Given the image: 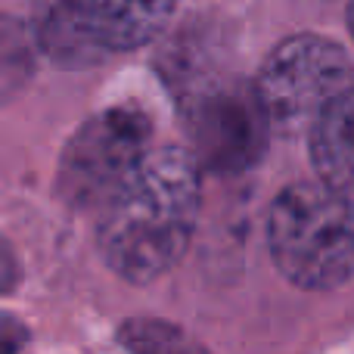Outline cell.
Here are the masks:
<instances>
[{
  "label": "cell",
  "instance_id": "obj_1",
  "mask_svg": "<svg viewBox=\"0 0 354 354\" xmlns=\"http://www.w3.org/2000/svg\"><path fill=\"white\" fill-rule=\"evenodd\" d=\"M199 199L196 156L174 147L149 153L100 208L97 243L106 264L131 283L168 274L189 245Z\"/></svg>",
  "mask_w": 354,
  "mask_h": 354
},
{
  "label": "cell",
  "instance_id": "obj_2",
  "mask_svg": "<svg viewBox=\"0 0 354 354\" xmlns=\"http://www.w3.org/2000/svg\"><path fill=\"white\" fill-rule=\"evenodd\" d=\"M268 245L289 283L326 292L354 277V199L320 183H292L268 214Z\"/></svg>",
  "mask_w": 354,
  "mask_h": 354
},
{
  "label": "cell",
  "instance_id": "obj_3",
  "mask_svg": "<svg viewBox=\"0 0 354 354\" xmlns=\"http://www.w3.org/2000/svg\"><path fill=\"white\" fill-rule=\"evenodd\" d=\"M149 156V122L131 106H115L84 122L66 143L56 187L68 208H103Z\"/></svg>",
  "mask_w": 354,
  "mask_h": 354
},
{
  "label": "cell",
  "instance_id": "obj_4",
  "mask_svg": "<svg viewBox=\"0 0 354 354\" xmlns=\"http://www.w3.org/2000/svg\"><path fill=\"white\" fill-rule=\"evenodd\" d=\"M351 81L354 68L339 44L320 35H295L270 50L255 87L270 122L295 128L314 122L330 100L354 87Z\"/></svg>",
  "mask_w": 354,
  "mask_h": 354
},
{
  "label": "cell",
  "instance_id": "obj_5",
  "mask_svg": "<svg viewBox=\"0 0 354 354\" xmlns=\"http://www.w3.org/2000/svg\"><path fill=\"white\" fill-rule=\"evenodd\" d=\"M187 122L196 159L218 174H239L255 165L274 124L255 84H221L199 93Z\"/></svg>",
  "mask_w": 354,
  "mask_h": 354
},
{
  "label": "cell",
  "instance_id": "obj_6",
  "mask_svg": "<svg viewBox=\"0 0 354 354\" xmlns=\"http://www.w3.org/2000/svg\"><path fill=\"white\" fill-rule=\"evenodd\" d=\"M177 0H78L93 41L106 50H134L168 25Z\"/></svg>",
  "mask_w": 354,
  "mask_h": 354
},
{
  "label": "cell",
  "instance_id": "obj_7",
  "mask_svg": "<svg viewBox=\"0 0 354 354\" xmlns=\"http://www.w3.org/2000/svg\"><path fill=\"white\" fill-rule=\"evenodd\" d=\"M308 143L320 180L354 196V87L324 106L311 122Z\"/></svg>",
  "mask_w": 354,
  "mask_h": 354
},
{
  "label": "cell",
  "instance_id": "obj_8",
  "mask_svg": "<svg viewBox=\"0 0 354 354\" xmlns=\"http://www.w3.org/2000/svg\"><path fill=\"white\" fill-rule=\"evenodd\" d=\"M35 35L44 53L66 68L93 66L106 56L81 16L78 0H37Z\"/></svg>",
  "mask_w": 354,
  "mask_h": 354
},
{
  "label": "cell",
  "instance_id": "obj_9",
  "mask_svg": "<svg viewBox=\"0 0 354 354\" xmlns=\"http://www.w3.org/2000/svg\"><path fill=\"white\" fill-rule=\"evenodd\" d=\"M348 31H351V41H354V0H348Z\"/></svg>",
  "mask_w": 354,
  "mask_h": 354
}]
</instances>
